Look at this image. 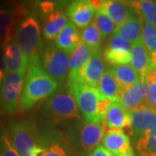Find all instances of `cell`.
<instances>
[{
  "label": "cell",
  "instance_id": "obj_4",
  "mask_svg": "<svg viewBox=\"0 0 156 156\" xmlns=\"http://www.w3.org/2000/svg\"><path fill=\"white\" fill-rule=\"evenodd\" d=\"M14 37L25 57L28 69L39 62L41 30L37 17L31 14L23 17L18 23Z\"/></svg>",
  "mask_w": 156,
  "mask_h": 156
},
{
  "label": "cell",
  "instance_id": "obj_28",
  "mask_svg": "<svg viewBox=\"0 0 156 156\" xmlns=\"http://www.w3.org/2000/svg\"><path fill=\"white\" fill-rule=\"evenodd\" d=\"M14 28L13 12L5 8H0V41L5 45L11 39Z\"/></svg>",
  "mask_w": 156,
  "mask_h": 156
},
{
  "label": "cell",
  "instance_id": "obj_5",
  "mask_svg": "<svg viewBox=\"0 0 156 156\" xmlns=\"http://www.w3.org/2000/svg\"><path fill=\"white\" fill-rule=\"evenodd\" d=\"M25 74L6 72L0 85V110L8 115H14L20 108V101Z\"/></svg>",
  "mask_w": 156,
  "mask_h": 156
},
{
  "label": "cell",
  "instance_id": "obj_34",
  "mask_svg": "<svg viewBox=\"0 0 156 156\" xmlns=\"http://www.w3.org/2000/svg\"><path fill=\"white\" fill-rule=\"evenodd\" d=\"M89 156H114L103 146H98L91 152Z\"/></svg>",
  "mask_w": 156,
  "mask_h": 156
},
{
  "label": "cell",
  "instance_id": "obj_25",
  "mask_svg": "<svg viewBox=\"0 0 156 156\" xmlns=\"http://www.w3.org/2000/svg\"><path fill=\"white\" fill-rule=\"evenodd\" d=\"M135 148L139 156H156V128L136 140Z\"/></svg>",
  "mask_w": 156,
  "mask_h": 156
},
{
  "label": "cell",
  "instance_id": "obj_14",
  "mask_svg": "<svg viewBox=\"0 0 156 156\" xmlns=\"http://www.w3.org/2000/svg\"><path fill=\"white\" fill-rule=\"evenodd\" d=\"M96 11L93 7L91 1L78 0L74 1L67 8L66 15L72 23L81 29L86 28L95 18Z\"/></svg>",
  "mask_w": 156,
  "mask_h": 156
},
{
  "label": "cell",
  "instance_id": "obj_35",
  "mask_svg": "<svg viewBox=\"0 0 156 156\" xmlns=\"http://www.w3.org/2000/svg\"><path fill=\"white\" fill-rule=\"evenodd\" d=\"M0 70H2L5 74L6 73L5 62V47L1 41H0Z\"/></svg>",
  "mask_w": 156,
  "mask_h": 156
},
{
  "label": "cell",
  "instance_id": "obj_2",
  "mask_svg": "<svg viewBox=\"0 0 156 156\" xmlns=\"http://www.w3.org/2000/svg\"><path fill=\"white\" fill-rule=\"evenodd\" d=\"M67 85L86 122L102 124L111 101L104 97L95 87L82 83Z\"/></svg>",
  "mask_w": 156,
  "mask_h": 156
},
{
  "label": "cell",
  "instance_id": "obj_11",
  "mask_svg": "<svg viewBox=\"0 0 156 156\" xmlns=\"http://www.w3.org/2000/svg\"><path fill=\"white\" fill-rule=\"evenodd\" d=\"M102 146L114 156H136L129 136L123 130L108 131L102 139Z\"/></svg>",
  "mask_w": 156,
  "mask_h": 156
},
{
  "label": "cell",
  "instance_id": "obj_12",
  "mask_svg": "<svg viewBox=\"0 0 156 156\" xmlns=\"http://www.w3.org/2000/svg\"><path fill=\"white\" fill-rule=\"evenodd\" d=\"M103 125L108 131L123 130L131 128V114L120 101H111L108 108Z\"/></svg>",
  "mask_w": 156,
  "mask_h": 156
},
{
  "label": "cell",
  "instance_id": "obj_16",
  "mask_svg": "<svg viewBox=\"0 0 156 156\" xmlns=\"http://www.w3.org/2000/svg\"><path fill=\"white\" fill-rule=\"evenodd\" d=\"M130 62L134 70L144 80H146L147 75L152 71L150 55L142 40V37L132 44Z\"/></svg>",
  "mask_w": 156,
  "mask_h": 156
},
{
  "label": "cell",
  "instance_id": "obj_31",
  "mask_svg": "<svg viewBox=\"0 0 156 156\" xmlns=\"http://www.w3.org/2000/svg\"><path fill=\"white\" fill-rule=\"evenodd\" d=\"M145 102L156 111V69L152 70L146 78Z\"/></svg>",
  "mask_w": 156,
  "mask_h": 156
},
{
  "label": "cell",
  "instance_id": "obj_17",
  "mask_svg": "<svg viewBox=\"0 0 156 156\" xmlns=\"http://www.w3.org/2000/svg\"><path fill=\"white\" fill-rule=\"evenodd\" d=\"M146 80H141L122 90L120 96V101L129 111H133L136 108L145 103Z\"/></svg>",
  "mask_w": 156,
  "mask_h": 156
},
{
  "label": "cell",
  "instance_id": "obj_29",
  "mask_svg": "<svg viewBox=\"0 0 156 156\" xmlns=\"http://www.w3.org/2000/svg\"><path fill=\"white\" fill-rule=\"evenodd\" d=\"M81 38L84 44L89 46L93 51L100 50L103 37L100 30L96 27L94 21L88 25L86 28L83 29L81 32Z\"/></svg>",
  "mask_w": 156,
  "mask_h": 156
},
{
  "label": "cell",
  "instance_id": "obj_8",
  "mask_svg": "<svg viewBox=\"0 0 156 156\" xmlns=\"http://www.w3.org/2000/svg\"><path fill=\"white\" fill-rule=\"evenodd\" d=\"M104 72L103 53L100 50L94 51L83 67L76 73L68 76L67 84L82 83L97 88Z\"/></svg>",
  "mask_w": 156,
  "mask_h": 156
},
{
  "label": "cell",
  "instance_id": "obj_6",
  "mask_svg": "<svg viewBox=\"0 0 156 156\" xmlns=\"http://www.w3.org/2000/svg\"><path fill=\"white\" fill-rule=\"evenodd\" d=\"M39 58L45 71L59 85L63 83L69 72V57L67 53L50 44L44 48Z\"/></svg>",
  "mask_w": 156,
  "mask_h": 156
},
{
  "label": "cell",
  "instance_id": "obj_30",
  "mask_svg": "<svg viewBox=\"0 0 156 156\" xmlns=\"http://www.w3.org/2000/svg\"><path fill=\"white\" fill-rule=\"evenodd\" d=\"M94 23L98 30H100L103 39L114 33L115 30L116 28L115 23L112 21L111 18L101 10L96 11L94 18Z\"/></svg>",
  "mask_w": 156,
  "mask_h": 156
},
{
  "label": "cell",
  "instance_id": "obj_13",
  "mask_svg": "<svg viewBox=\"0 0 156 156\" xmlns=\"http://www.w3.org/2000/svg\"><path fill=\"white\" fill-rule=\"evenodd\" d=\"M105 127L102 124L82 122L80 125L78 140L84 151L94 150L98 147L105 135Z\"/></svg>",
  "mask_w": 156,
  "mask_h": 156
},
{
  "label": "cell",
  "instance_id": "obj_18",
  "mask_svg": "<svg viewBox=\"0 0 156 156\" xmlns=\"http://www.w3.org/2000/svg\"><path fill=\"white\" fill-rule=\"evenodd\" d=\"M131 7V5H128L125 2L107 0L102 1L100 10L106 13L115 23V25L119 26L126 22L134 13V11L132 10Z\"/></svg>",
  "mask_w": 156,
  "mask_h": 156
},
{
  "label": "cell",
  "instance_id": "obj_9",
  "mask_svg": "<svg viewBox=\"0 0 156 156\" xmlns=\"http://www.w3.org/2000/svg\"><path fill=\"white\" fill-rule=\"evenodd\" d=\"M130 114L131 128L129 132L135 140L142 134L156 128V111L146 102L130 111Z\"/></svg>",
  "mask_w": 156,
  "mask_h": 156
},
{
  "label": "cell",
  "instance_id": "obj_33",
  "mask_svg": "<svg viewBox=\"0 0 156 156\" xmlns=\"http://www.w3.org/2000/svg\"><path fill=\"white\" fill-rule=\"evenodd\" d=\"M41 156H72L70 151L60 142H53L44 147V151Z\"/></svg>",
  "mask_w": 156,
  "mask_h": 156
},
{
  "label": "cell",
  "instance_id": "obj_10",
  "mask_svg": "<svg viewBox=\"0 0 156 156\" xmlns=\"http://www.w3.org/2000/svg\"><path fill=\"white\" fill-rule=\"evenodd\" d=\"M132 44L118 36L113 35L108 40L103 56L109 64L117 66L128 64L131 62Z\"/></svg>",
  "mask_w": 156,
  "mask_h": 156
},
{
  "label": "cell",
  "instance_id": "obj_20",
  "mask_svg": "<svg viewBox=\"0 0 156 156\" xmlns=\"http://www.w3.org/2000/svg\"><path fill=\"white\" fill-rule=\"evenodd\" d=\"M134 13L126 22H124L119 26H116L113 33V35L125 39L126 41L131 44H134V42L138 41L142 37L143 30V19L139 15H135Z\"/></svg>",
  "mask_w": 156,
  "mask_h": 156
},
{
  "label": "cell",
  "instance_id": "obj_7",
  "mask_svg": "<svg viewBox=\"0 0 156 156\" xmlns=\"http://www.w3.org/2000/svg\"><path fill=\"white\" fill-rule=\"evenodd\" d=\"M46 111L55 122L80 118V110L69 91H60L47 101Z\"/></svg>",
  "mask_w": 156,
  "mask_h": 156
},
{
  "label": "cell",
  "instance_id": "obj_26",
  "mask_svg": "<svg viewBox=\"0 0 156 156\" xmlns=\"http://www.w3.org/2000/svg\"><path fill=\"white\" fill-rule=\"evenodd\" d=\"M134 11L144 22L156 27V4L153 1H134L131 4Z\"/></svg>",
  "mask_w": 156,
  "mask_h": 156
},
{
  "label": "cell",
  "instance_id": "obj_36",
  "mask_svg": "<svg viewBox=\"0 0 156 156\" xmlns=\"http://www.w3.org/2000/svg\"><path fill=\"white\" fill-rule=\"evenodd\" d=\"M4 76H5V73L3 72L2 70H0V85H1V83H2V81H3Z\"/></svg>",
  "mask_w": 156,
  "mask_h": 156
},
{
  "label": "cell",
  "instance_id": "obj_21",
  "mask_svg": "<svg viewBox=\"0 0 156 156\" xmlns=\"http://www.w3.org/2000/svg\"><path fill=\"white\" fill-rule=\"evenodd\" d=\"M69 23L66 15L60 11H54L47 14L44 23V37L47 41L56 40L57 36Z\"/></svg>",
  "mask_w": 156,
  "mask_h": 156
},
{
  "label": "cell",
  "instance_id": "obj_23",
  "mask_svg": "<svg viewBox=\"0 0 156 156\" xmlns=\"http://www.w3.org/2000/svg\"><path fill=\"white\" fill-rule=\"evenodd\" d=\"M109 69L123 89L139 83L141 80H144L129 64L117 65Z\"/></svg>",
  "mask_w": 156,
  "mask_h": 156
},
{
  "label": "cell",
  "instance_id": "obj_1",
  "mask_svg": "<svg viewBox=\"0 0 156 156\" xmlns=\"http://www.w3.org/2000/svg\"><path fill=\"white\" fill-rule=\"evenodd\" d=\"M56 83L40 64V62L32 64L28 69V74L23 85L20 109L28 112L38 102L49 99L59 88Z\"/></svg>",
  "mask_w": 156,
  "mask_h": 156
},
{
  "label": "cell",
  "instance_id": "obj_27",
  "mask_svg": "<svg viewBox=\"0 0 156 156\" xmlns=\"http://www.w3.org/2000/svg\"><path fill=\"white\" fill-rule=\"evenodd\" d=\"M142 40L150 55L151 69H156V27L148 23H143Z\"/></svg>",
  "mask_w": 156,
  "mask_h": 156
},
{
  "label": "cell",
  "instance_id": "obj_32",
  "mask_svg": "<svg viewBox=\"0 0 156 156\" xmlns=\"http://www.w3.org/2000/svg\"><path fill=\"white\" fill-rule=\"evenodd\" d=\"M0 156H21L5 129H0Z\"/></svg>",
  "mask_w": 156,
  "mask_h": 156
},
{
  "label": "cell",
  "instance_id": "obj_3",
  "mask_svg": "<svg viewBox=\"0 0 156 156\" xmlns=\"http://www.w3.org/2000/svg\"><path fill=\"white\" fill-rule=\"evenodd\" d=\"M9 135L21 156H41L44 151L39 142L36 123L30 119L13 121L9 127Z\"/></svg>",
  "mask_w": 156,
  "mask_h": 156
},
{
  "label": "cell",
  "instance_id": "obj_24",
  "mask_svg": "<svg viewBox=\"0 0 156 156\" xmlns=\"http://www.w3.org/2000/svg\"><path fill=\"white\" fill-rule=\"evenodd\" d=\"M93 50L89 48L86 44L82 41L77 49L70 55L69 58V72L70 74H75L80 70L89 61L91 55L93 54Z\"/></svg>",
  "mask_w": 156,
  "mask_h": 156
},
{
  "label": "cell",
  "instance_id": "obj_22",
  "mask_svg": "<svg viewBox=\"0 0 156 156\" xmlns=\"http://www.w3.org/2000/svg\"><path fill=\"white\" fill-rule=\"evenodd\" d=\"M97 89L101 95L111 101H118L123 90L122 87L117 82L110 69L104 72L98 83Z\"/></svg>",
  "mask_w": 156,
  "mask_h": 156
},
{
  "label": "cell",
  "instance_id": "obj_15",
  "mask_svg": "<svg viewBox=\"0 0 156 156\" xmlns=\"http://www.w3.org/2000/svg\"><path fill=\"white\" fill-rule=\"evenodd\" d=\"M5 47V62L6 72L24 73L28 70V64L22 50L17 44L15 37L8 41Z\"/></svg>",
  "mask_w": 156,
  "mask_h": 156
},
{
  "label": "cell",
  "instance_id": "obj_19",
  "mask_svg": "<svg viewBox=\"0 0 156 156\" xmlns=\"http://www.w3.org/2000/svg\"><path fill=\"white\" fill-rule=\"evenodd\" d=\"M81 42V33L79 32L77 27L71 22H69L67 26L57 36L55 40V45L68 55H71L77 49Z\"/></svg>",
  "mask_w": 156,
  "mask_h": 156
}]
</instances>
